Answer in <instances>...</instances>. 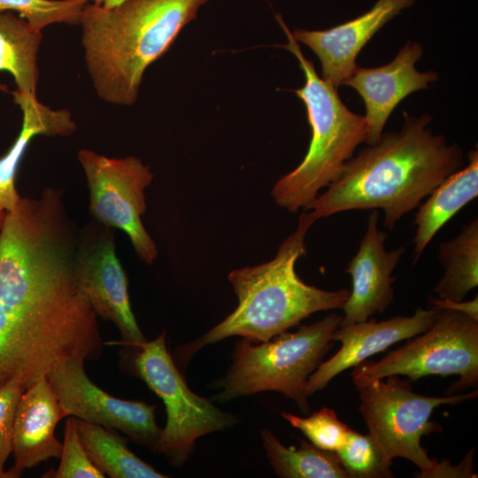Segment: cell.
<instances>
[{
    "label": "cell",
    "instance_id": "cell-26",
    "mask_svg": "<svg viewBox=\"0 0 478 478\" xmlns=\"http://www.w3.org/2000/svg\"><path fill=\"white\" fill-rule=\"evenodd\" d=\"M281 415L289 424L302 431L309 441L320 449L336 451L346 442L351 428L342 422L335 412L323 407L308 417H298L287 412Z\"/></svg>",
    "mask_w": 478,
    "mask_h": 478
},
{
    "label": "cell",
    "instance_id": "cell-18",
    "mask_svg": "<svg viewBox=\"0 0 478 478\" xmlns=\"http://www.w3.org/2000/svg\"><path fill=\"white\" fill-rule=\"evenodd\" d=\"M12 95L22 112V125L11 148L0 158V208L6 212L12 210L20 198L15 179L30 142L37 135H70L77 127L69 111L51 109L39 102L36 94L16 89Z\"/></svg>",
    "mask_w": 478,
    "mask_h": 478
},
{
    "label": "cell",
    "instance_id": "cell-21",
    "mask_svg": "<svg viewBox=\"0 0 478 478\" xmlns=\"http://www.w3.org/2000/svg\"><path fill=\"white\" fill-rule=\"evenodd\" d=\"M443 274L434 291L439 299L461 302L478 285V220L464 225L457 235L440 243Z\"/></svg>",
    "mask_w": 478,
    "mask_h": 478
},
{
    "label": "cell",
    "instance_id": "cell-16",
    "mask_svg": "<svg viewBox=\"0 0 478 478\" xmlns=\"http://www.w3.org/2000/svg\"><path fill=\"white\" fill-rule=\"evenodd\" d=\"M414 3L415 0H378L366 12L329 29L297 28L291 34L297 42L315 53L321 65L320 77L337 89L357 68V56L374 35Z\"/></svg>",
    "mask_w": 478,
    "mask_h": 478
},
{
    "label": "cell",
    "instance_id": "cell-31",
    "mask_svg": "<svg viewBox=\"0 0 478 478\" xmlns=\"http://www.w3.org/2000/svg\"><path fill=\"white\" fill-rule=\"evenodd\" d=\"M122 1L124 0H89V3L106 8L115 6Z\"/></svg>",
    "mask_w": 478,
    "mask_h": 478
},
{
    "label": "cell",
    "instance_id": "cell-13",
    "mask_svg": "<svg viewBox=\"0 0 478 478\" xmlns=\"http://www.w3.org/2000/svg\"><path fill=\"white\" fill-rule=\"evenodd\" d=\"M379 212L371 210L366 232L345 270L351 277V290L343 310L340 326L369 320L383 313L394 300V269L405 252L404 246L385 250L388 234L378 228ZM339 326V327H340Z\"/></svg>",
    "mask_w": 478,
    "mask_h": 478
},
{
    "label": "cell",
    "instance_id": "cell-25",
    "mask_svg": "<svg viewBox=\"0 0 478 478\" xmlns=\"http://www.w3.org/2000/svg\"><path fill=\"white\" fill-rule=\"evenodd\" d=\"M89 0H0V12H15L41 31L52 24L80 25Z\"/></svg>",
    "mask_w": 478,
    "mask_h": 478
},
{
    "label": "cell",
    "instance_id": "cell-32",
    "mask_svg": "<svg viewBox=\"0 0 478 478\" xmlns=\"http://www.w3.org/2000/svg\"><path fill=\"white\" fill-rule=\"evenodd\" d=\"M6 211L0 208V233H1V230H2V227L4 226V220H5V216H6Z\"/></svg>",
    "mask_w": 478,
    "mask_h": 478
},
{
    "label": "cell",
    "instance_id": "cell-30",
    "mask_svg": "<svg viewBox=\"0 0 478 478\" xmlns=\"http://www.w3.org/2000/svg\"><path fill=\"white\" fill-rule=\"evenodd\" d=\"M429 304L431 306L437 308H448L459 312H465L475 319H478V297L467 301V302H452L447 300H442L439 298H429Z\"/></svg>",
    "mask_w": 478,
    "mask_h": 478
},
{
    "label": "cell",
    "instance_id": "cell-1",
    "mask_svg": "<svg viewBox=\"0 0 478 478\" xmlns=\"http://www.w3.org/2000/svg\"><path fill=\"white\" fill-rule=\"evenodd\" d=\"M80 234L60 189L20 197L0 233V387L25 389L58 363L103 354L97 315L74 276Z\"/></svg>",
    "mask_w": 478,
    "mask_h": 478
},
{
    "label": "cell",
    "instance_id": "cell-28",
    "mask_svg": "<svg viewBox=\"0 0 478 478\" xmlns=\"http://www.w3.org/2000/svg\"><path fill=\"white\" fill-rule=\"evenodd\" d=\"M24 390L17 379L0 387V478H17L21 474L13 467L5 470L4 466L12 453L15 414Z\"/></svg>",
    "mask_w": 478,
    "mask_h": 478
},
{
    "label": "cell",
    "instance_id": "cell-7",
    "mask_svg": "<svg viewBox=\"0 0 478 478\" xmlns=\"http://www.w3.org/2000/svg\"><path fill=\"white\" fill-rule=\"evenodd\" d=\"M166 331L155 339L129 347L126 356L133 374L139 377L164 403L166 426L155 452L174 467H181L199 437L223 431L238 423L236 416L221 411L211 399L195 394L166 347Z\"/></svg>",
    "mask_w": 478,
    "mask_h": 478
},
{
    "label": "cell",
    "instance_id": "cell-20",
    "mask_svg": "<svg viewBox=\"0 0 478 478\" xmlns=\"http://www.w3.org/2000/svg\"><path fill=\"white\" fill-rule=\"evenodd\" d=\"M41 31L10 12H0V72L12 75L17 89L36 94ZM0 89L7 91L0 84Z\"/></svg>",
    "mask_w": 478,
    "mask_h": 478
},
{
    "label": "cell",
    "instance_id": "cell-8",
    "mask_svg": "<svg viewBox=\"0 0 478 478\" xmlns=\"http://www.w3.org/2000/svg\"><path fill=\"white\" fill-rule=\"evenodd\" d=\"M359 392V412L384 458L400 457L420 468L414 476L432 478L438 461L428 457L420 444L423 436L443 429L431 421L434 410L458 405L477 397V389L466 393L429 397L415 393L398 375L371 380L355 386Z\"/></svg>",
    "mask_w": 478,
    "mask_h": 478
},
{
    "label": "cell",
    "instance_id": "cell-27",
    "mask_svg": "<svg viewBox=\"0 0 478 478\" xmlns=\"http://www.w3.org/2000/svg\"><path fill=\"white\" fill-rule=\"evenodd\" d=\"M42 477L51 478H104V474L94 464L81 443L75 418L66 417L60 463Z\"/></svg>",
    "mask_w": 478,
    "mask_h": 478
},
{
    "label": "cell",
    "instance_id": "cell-5",
    "mask_svg": "<svg viewBox=\"0 0 478 478\" xmlns=\"http://www.w3.org/2000/svg\"><path fill=\"white\" fill-rule=\"evenodd\" d=\"M276 19L288 42L281 47L297 59L305 78L294 92L302 99L312 130L308 150L302 162L281 176L271 195L278 205L290 212L309 211L319 191L335 181L356 148L366 141L365 116L351 112L341 100L337 89L324 81L303 54L281 15Z\"/></svg>",
    "mask_w": 478,
    "mask_h": 478
},
{
    "label": "cell",
    "instance_id": "cell-6",
    "mask_svg": "<svg viewBox=\"0 0 478 478\" xmlns=\"http://www.w3.org/2000/svg\"><path fill=\"white\" fill-rule=\"evenodd\" d=\"M342 316L330 313L320 320L283 332L266 342L242 338L232 353V364L217 382L212 399L229 401L262 391H277L309 413L306 382L333 346V333Z\"/></svg>",
    "mask_w": 478,
    "mask_h": 478
},
{
    "label": "cell",
    "instance_id": "cell-23",
    "mask_svg": "<svg viewBox=\"0 0 478 478\" xmlns=\"http://www.w3.org/2000/svg\"><path fill=\"white\" fill-rule=\"evenodd\" d=\"M263 446L274 472L281 478H348L335 451L299 439L298 448L286 447L267 428L261 431Z\"/></svg>",
    "mask_w": 478,
    "mask_h": 478
},
{
    "label": "cell",
    "instance_id": "cell-15",
    "mask_svg": "<svg viewBox=\"0 0 478 478\" xmlns=\"http://www.w3.org/2000/svg\"><path fill=\"white\" fill-rule=\"evenodd\" d=\"M438 311L435 306L429 309L418 307L412 316L398 315L382 321L371 319L338 327L332 339L339 341L341 347L309 376L305 388L308 397L323 389L343 371L356 366L396 343L421 334L434 322Z\"/></svg>",
    "mask_w": 478,
    "mask_h": 478
},
{
    "label": "cell",
    "instance_id": "cell-4",
    "mask_svg": "<svg viewBox=\"0 0 478 478\" xmlns=\"http://www.w3.org/2000/svg\"><path fill=\"white\" fill-rule=\"evenodd\" d=\"M316 220L311 212H302L297 228L283 240L273 259L229 273L238 299L236 308L205 334L174 351L179 369L185 368L202 348L229 336L266 342L312 313L343 309L350 290L308 285L295 270L297 260L306 253L305 235Z\"/></svg>",
    "mask_w": 478,
    "mask_h": 478
},
{
    "label": "cell",
    "instance_id": "cell-17",
    "mask_svg": "<svg viewBox=\"0 0 478 478\" xmlns=\"http://www.w3.org/2000/svg\"><path fill=\"white\" fill-rule=\"evenodd\" d=\"M66 417L47 376L25 389L15 414L12 467L22 473L50 458H60L62 443L55 428Z\"/></svg>",
    "mask_w": 478,
    "mask_h": 478
},
{
    "label": "cell",
    "instance_id": "cell-24",
    "mask_svg": "<svg viewBox=\"0 0 478 478\" xmlns=\"http://www.w3.org/2000/svg\"><path fill=\"white\" fill-rule=\"evenodd\" d=\"M348 478H391L392 461L384 458L369 435L351 428L345 443L335 451Z\"/></svg>",
    "mask_w": 478,
    "mask_h": 478
},
{
    "label": "cell",
    "instance_id": "cell-10",
    "mask_svg": "<svg viewBox=\"0 0 478 478\" xmlns=\"http://www.w3.org/2000/svg\"><path fill=\"white\" fill-rule=\"evenodd\" d=\"M89 190V212L100 224L123 230L138 258L148 265L156 260L157 245L142 222L146 212L144 190L153 173L134 156L109 158L89 149L77 154Z\"/></svg>",
    "mask_w": 478,
    "mask_h": 478
},
{
    "label": "cell",
    "instance_id": "cell-9",
    "mask_svg": "<svg viewBox=\"0 0 478 478\" xmlns=\"http://www.w3.org/2000/svg\"><path fill=\"white\" fill-rule=\"evenodd\" d=\"M431 326L378 361H363L351 373L355 386L389 375L412 381L428 375H459L448 390L452 395L478 384V319L438 308Z\"/></svg>",
    "mask_w": 478,
    "mask_h": 478
},
{
    "label": "cell",
    "instance_id": "cell-12",
    "mask_svg": "<svg viewBox=\"0 0 478 478\" xmlns=\"http://www.w3.org/2000/svg\"><path fill=\"white\" fill-rule=\"evenodd\" d=\"M88 227L79 236L74 263L75 280L88 297L95 313L112 321L127 347L147 341L133 313L127 278L117 257L112 227Z\"/></svg>",
    "mask_w": 478,
    "mask_h": 478
},
{
    "label": "cell",
    "instance_id": "cell-29",
    "mask_svg": "<svg viewBox=\"0 0 478 478\" xmlns=\"http://www.w3.org/2000/svg\"><path fill=\"white\" fill-rule=\"evenodd\" d=\"M474 449H472L458 466H451L448 460L438 462L432 478L442 477H476L473 473Z\"/></svg>",
    "mask_w": 478,
    "mask_h": 478
},
{
    "label": "cell",
    "instance_id": "cell-19",
    "mask_svg": "<svg viewBox=\"0 0 478 478\" xmlns=\"http://www.w3.org/2000/svg\"><path fill=\"white\" fill-rule=\"evenodd\" d=\"M468 164L448 176L419 205L414 215L416 226L413 238V264L436 234L462 207L478 195V151L471 150L467 154Z\"/></svg>",
    "mask_w": 478,
    "mask_h": 478
},
{
    "label": "cell",
    "instance_id": "cell-3",
    "mask_svg": "<svg viewBox=\"0 0 478 478\" xmlns=\"http://www.w3.org/2000/svg\"><path fill=\"white\" fill-rule=\"evenodd\" d=\"M209 0H124L112 7L88 3L80 26L84 58L97 96L130 106L145 70L172 46Z\"/></svg>",
    "mask_w": 478,
    "mask_h": 478
},
{
    "label": "cell",
    "instance_id": "cell-22",
    "mask_svg": "<svg viewBox=\"0 0 478 478\" xmlns=\"http://www.w3.org/2000/svg\"><path fill=\"white\" fill-rule=\"evenodd\" d=\"M75 418V417H74ZM78 434L94 464L111 478H166L137 457L114 429L75 418Z\"/></svg>",
    "mask_w": 478,
    "mask_h": 478
},
{
    "label": "cell",
    "instance_id": "cell-2",
    "mask_svg": "<svg viewBox=\"0 0 478 478\" xmlns=\"http://www.w3.org/2000/svg\"><path fill=\"white\" fill-rule=\"evenodd\" d=\"M399 131L387 132L344 166L338 179L319 194L310 210L317 219L351 210L384 212L392 230L448 176L465 165L461 147L428 127L432 117L404 112Z\"/></svg>",
    "mask_w": 478,
    "mask_h": 478
},
{
    "label": "cell",
    "instance_id": "cell-11",
    "mask_svg": "<svg viewBox=\"0 0 478 478\" xmlns=\"http://www.w3.org/2000/svg\"><path fill=\"white\" fill-rule=\"evenodd\" d=\"M85 360L70 358L46 375L67 415L119 430L155 452L162 430L155 420L157 406L108 394L89 378Z\"/></svg>",
    "mask_w": 478,
    "mask_h": 478
},
{
    "label": "cell",
    "instance_id": "cell-14",
    "mask_svg": "<svg viewBox=\"0 0 478 478\" xmlns=\"http://www.w3.org/2000/svg\"><path fill=\"white\" fill-rule=\"evenodd\" d=\"M422 55V46L408 41L390 63L374 68L357 66L343 82L354 89L365 103L367 125L365 142L368 145L380 140L389 117L403 99L412 92L428 89L429 83L439 79L436 72L415 69V63Z\"/></svg>",
    "mask_w": 478,
    "mask_h": 478
}]
</instances>
